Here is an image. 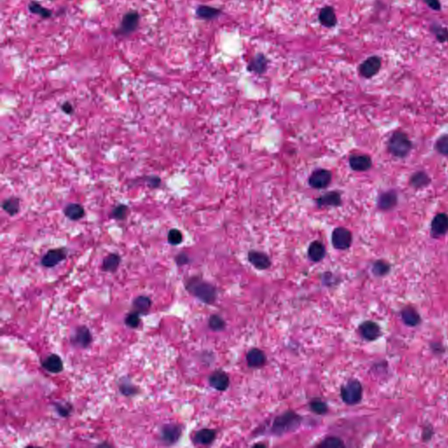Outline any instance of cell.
<instances>
[{"label":"cell","mask_w":448,"mask_h":448,"mask_svg":"<svg viewBox=\"0 0 448 448\" xmlns=\"http://www.w3.org/2000/svg\"><path fill=\"white\" fill-rule=\"evenodd\" d=\"M309 408L311 411L317 415L327 414L328 411L327 404L320 398H314L313 400H311L309 403Z\"/></svg>","instance_id":"cell-35"},{"label":"cell","mask_w":448,"mask_h":448,"mask_svg":"<svg viewBox=\"0 0 448 448\" xmlns=\"http://www.w3.org/2000/svg\"><path fill=\"white\" fill-rule=\"evenodd\" d=\"M248 260L253 266L260 271L269 269L272 265L269 256L265 253L257 250H250L248 253Z\"/></svg>","instance_id":"cell-15"},{"label":"cell","mask_w":448,"mask_h":448,"mask_svg":"<svg viewBox=\"0 0 448 448\" xmlns=\"http://www.w3.org/2000/svg\"><path fill=\"white\" fill-rule=\"evenodd\" d=\"M129 213H130V209H129L128 206L125 205V204H119L112 209L111 217L117 221H124L128 217Z\"/></svg>","instance_id":"cell-34"},{"label":"cell","mask_w":448,"mask_h":448,"mask_svg":"<svg viewBox=\"0 0 448 448\" xmlns=\"http://www.w3.org/2000/svg\"><path fill=\"white\" fill-rule=\"evenodd\" d=\"M28 9H29L32 14L39 15V16H41L43 19H48V18H50L53 15V13L50 10L45 8L44 7H42L41 5H40L38 2H35V1H33V2H31L28 5Z\"/></svg>","instance_id":"cell-33"},{"label":"cell","mask_w":448,"mask_h":448,"mask_svg":"<svg viewBox=\"0 0 448 448\" xmlns=\"http://www.w3.org/2000/svg\"><path fill=\"white\" fill-rule=\"evenodd\" d=\"M266 355L259 348H252L247 353L246 362L250 368L263 367L266 364Z\"/></svg>","instance_id":"cell-18"},{"label":"cell","mask_w":448,"mask_h":448,"mask_svg":"<svg viewBox=\"0 0 448 448\" xmlns=\"http://www.w3.org/2000/svg\"><path fill=\"white\" fill-rule=\"evenodd\" d=\"M49 1H54V0H49Z\"/></svg>","instance_id":"cell-48"},{"label":"cell","mask_w":448,"mask_h":448,"mask_svg":"<svg viewBox=\"0 0 448 448\" xmlns=\"http://www.w3.org/2000/svg\"><path fill=\"white\" fill-rule=\"evenodd\" d=\"M349 165L355 172H366L372 166V159L366 154H352L349 157Z\"/></svg>","instance_id":"cell-14"},{"label":"cell","mask_w":448,"mask_h":448,"mask_svg":"<svg viewBox=\"0 0 448 448\" xmlns=\"http://www.w3.org/2000/svg\"><path fill=\"white\" fill-rule=\"evenodd\" d=\"M317 205L319 208L323 207H339L341 204V197L340 193L336 191L327 192L316 200Z\"/></svg>","instance_id":"cell-19"},{"label":"cell","mask_w":448,"mask_h":448,"mask_svg":"<svg viewBox=\"0 0 448 448\" xmlns=\"http://www.w3.org/2000/svg\"><path fill=\"white\" fill-rule=\"evenodd\" d=\"M268 66V60L262 54H256L248 65V70L254 72L256 74H262L266 71Z\"/></svg>","instance_id":"cell-24"},{"label":"cell","mask_w":448,"mask_h":448,"mask_svg":"<svg viewBox=\"0 0 448 448\" xmlns=\"http://www.w3.org/2000/svg\"><path fill=\"white\" fill-rule=\"evenodd\" d=\"M67 250L66 248H59L48 250L41 258V263L47 268H53L66 259Z\"/></svg>","instance_id":"cell-8"},{"label":"cell","mask_w":448,"mask_h":448,"mask_svg":"<svg viewBox=\"0 0 448 448\" xmlns=\"http://www.w3.org/2000/svg\"><path fill=\"white\" fill-rule=\"evenodd\" d=\"M431 183V178L424 171L414 172L410 178V185L415 189H425Z\"/></svg>","instance_id":"cell-25"},{"label":"cell","mask_w":448,"mask_h":448,"mask_svg":"<svg viewBox=\"0 0 448 448\" xmlns=\"http://www.w3.org/2000/svg\"><path fill=\"white\" fill-rule=\"evenodd\" d=\"M57 411L59 412V414L62 416V417H67L69 414V409H67L66 408V406H62V405H58Z\"/></svg>","instance_id":"cell-47"},{"label":"cell","mask_w":448,"mask_h":448,"mask_svg":"<svg viewBox=\"0 0 448 448\" xmlns=\"http://www.w3.org/2000/svg\"><path fill=\"white\" fill-rule=\"evenodd\" d=\"M220 14H221V11L219 9H216L215 7H207V6H200L196 10L197 16L203 20H212V19L219 16Z\"/></svg>","instance_id":"cell-32"},{"label":"cell","mask_w":448,"mask_h":448,"mask_svg":"<svg viewBox=\"0 0 448 448\" xmlns=\"http://www.w3.org/2000/svg\"><path fill=\"white\" fill-rule=\"evenodd\" d=\"M435 149L438 153L448 157V135H443L438 138L435 144Z\"/></svg>","instance_id":"cell-39"},{"label":"cell","mask_w":448,"mask_h":448,"mask_svg":"<svg viewBox=\"0 0 448 448\" xmlns=\"http://www.w3.org/2000/svg\"><path fill=\"white\" fill-rule=\"evenodd\" d=\"M352 242H353V236L350 230L343 227L334 229L332 234V243L335 249L340 250L347 249L351 246Z\"/></svg>","instance_id":"cell-7"},{"label":"cell","mask_w":448,"mask_h":448,"mask_svg":"<svg viewBox=\"0 0 448 448\" xmlns=\"http://www.w3.org/2000/svg\"><path fill=\"white\" fill-rule=\"evenodd\" d=\"M211 387L218 391H225L229 386V378L223 371H216L209 378Z\"/></svg>","instance_id":"cell-16"},{"label":"cell","mask_w":448,"mask_h":448,"mask_svg":"<svg viewBox=\"0 0 448 448\" xmlns=\"http://www.w3.org/2000/svg\"><path fill=\"white\" fill-rule=\"evenodd\" d=\"M332 181V173L327 169H317L308 180L309 185L316 189H326Z\"/></svg>","instance_id":"cell-9"},{"label":"cell","mask_w":448,"mask_h":448,"mask_svg":"<svg viewBox=\"0 0 448 448\" xmlns=\"http://www.w3.org/2000/svg\"><path fill=\"white\" fill-rule=\"evenodd\" d=\"M120 263H121V256L117 253H111L105 257L102 268L107 273H114L118 270Z\"/></svg>","instance_id":"cell-28"},{"label":"cell","mask_w":448,"mask_h":448,"mask_svg":"<svg viewBox=\"0 0 448 448\" xmlns=\"http://www.w3.org/2000/svg\"><path fill=\"white\" fill-rule=\"evenodd\" d=\"M319 21L324 27H334L337 24V17L334 9L332 7H325L319 14Z\"/></svg>","instance_id":"cell-22"},{"label":"cell","mask_w":448,"mask_h":448,"mask_svg":"<svg viewBox=\"0 0 448 448\" xmlns=\"http://www.w3.org/2000/svg\"><path fill=\"white\" fill-rule=\"evenodd\" d=\"M381 67V57L378 55H372L361 63L359 73L363 77L371 79L379 73Z\"/></svg>","instance_id":"cell-6"},{"label":"cell","mask_w":448,"mask_h":448,"mask_svg":"<svg viewBox=\"0 0 448 448\" xmlns=\"http://www.w3.org/2000/svg\"><path fill=\"white\" fill-rule=\"evenodd\" d=\"M402 320L410 327H416L421 321V318L418 312L412 307H405L401 312Z\"/></svg>","instance_id":"cell-27"},{"label":"cell","mask_w":448,"mask_h":448,"mask_svg":"<svg viewBox=\"0 0 448 448\" xmlns=\"http://www.w3.org/2000/svg\"><path fill=\"white\" fill-rule=\"evenodd\" d=\"M209 327L211 330L215 331V332L224 330L226 327L225 320L217 314H213L209 318Z\"/></svg>","instance_id":"cell-37"},{"label":"cell","mask_w":448,"mask_h":448,"mask_svg":"<svg viewBox=\"0 0 448 448\" xmlns=\"http://www.w3.org/2000/svg\"><path fill=\"white\" fill-rule=\"evenodd\" d=\"M216 435H217V432L216 430L209 429V428H203V429L196 431L194 435L193 440L198 445H209L216 440Z\"/></svg>","instance_id":"cell-17"},{"label":"cell","mask_w":448,"mask_h":448,"mask_svg":"<svg viewBox=\"0 0 448 448\" xmlns=\"http://www.w3.org/2000/svg\"><path fill=\"white\" fill-rule=\"evenodd\" d=\"M430 31L431 34L434 35L436 40L439 43H446L448 42V28L443 27L441 25L437 23H432L430 26Z\"/></svg>","instance_id":"cell-31"},{"label":"cell","mask_w":448,"mask_h":448,"mask_svg":"<svg viewBox=\"0 0 448 448\" xmlns=\"http://www.w3.org/2000/svg\"><path fill=\"white\" fill-rule=\"evenodd\" d=\"M359 331L363 338L369 341L377 340L381 336L380 327L378 326V324L371 320H367L361 324Z\"/></svg>","instance_id":"cell-13"},{"label":"cell","mask_w":448,"mask_h":448,"mask_svg":"<svg viewBox=\"0 0 448 448\" xmlns=\"http://www.w3.org/2000/svg\"><path fill=\"white\" fill-rule=\"evenodd\" d=\"M176 263L179 265V266H182V265H185L187 263H189V257L186 253L182 252L178 254L175 257Z\"/></svg>","instance_id":"cell-45"},{"label":"cell","mask_w":448,"mask_h":448,"mask_svg":"<svg viewBox=\"0 0 448 448\" xmlns=\"http://www.w3.org/2000/svg\"><path fill=\"white\" fill-rule=\"evenodd\" d=\"M412 149V143L407 134L401 131H397L391 135L388 141V151L396 158L407 157Z\"/></svg>","instance_id":"cell-3"},{"label":"cell","mask_w":448,"mask_h":448,"mask_svg":"<svg viewBox=\"0 0 448 448\" xmlns=\"http://www.w3.org/2000/svg\"><path fill=\"white\" fill-rule=\"evenodd\" d=\"M139 315H140V314L137 311H134L131 314H129L127 316L125 317V325H127L131 328L138 327L139 326V324H140V316Z\"/></svg>","instance_id":"cell-41"},{"label":"cell","mask_w":448,"mask_h":448,"mask_svg":"<svg viewBox=\"0 0 448 448\" xmlns=\"http://www.w3.org/2000/svg\"><path fill=\"white\" fill-rule=\"evenodd\" d=\"M302 423V418L295 411H287L278 416L272 425V432L277 436H282L296 431Z\"/></svg>","instance_id":"cell-2"},{"label":"cell","mask_w":448,"mask_h":448,"mask_svg":"<svg viewBox=\"0 0 448 448\" xmlns=\"http://www.w3.org/2000/svg\"><path fill=\"white\" fill-rule=\"evenodd\" d=\"M167 241L171 245H179L183 241V235L179 229H170L167 234Z\"/></svg>","instance_id":"cell-40"},{"label":"cell","mask_w":448,"mask_h":448,"mask_svg":"<svg viewBox=\"0 0 448 448\" xmlns=\"http://www.w3.org/2000/svg\"><path fill=\"white\" fill-rule=\"evenodd\" d=\"M61 111L64 112L65 114L72 115L74 113V107L69 102H65L64 104L61 105Z\"/></svg>","instance_id":"cell-46"},{"label":"cell","mask_w":448,"mask_h":448,"mask_svg":"<svg viewBox=\"0 0 448 448\" xmlns=\"http://www.w3.org/2000/svg\"><path fill=\"white\" fill-rule=\"evenodd\" d=\"M390 271H391V265L384 260L376 261L372 266V273H374L376 276H385L390 273Z\"/></svg>","instance_id":"cell-36"},{"label":"cell","mask_w":448,"mask_h":448,"mask_svg":"<svg viewBox=\"0 0 448 448\" xmlns=\"http://www.w3.org/2000/svg\"><path fill=\"white\" fill-rule=\"evenodd\" d=\"M21 201L18 197H9L4 201L2 203V209L10 216H14L20 212Z\"/></svg>","instance_id":"cell-29"},{"label":"cell","mask_w":448,"mask_h":448,"mask_svg":"<svg viewBox=\"0 0 448 448\" xmlns=\"http://www.w3.org/2000/svg\"><path fill=\"white\" fill-rule=\"evenodd\" d=\"M182 434V428L181 425L169 424L162 428L161 439L166 445H172L179 440Z\"/></svg>","instance_id":"cell-11"},{"label":"cell","mask_w":448,"mask_h":448,"mask_svg":"<svg viewBox=\"0 0 448 448\" xmlns=\"http://www.w3.org/2000/svg\"><path fill=\"white\" fill-rule=\"evenodd\" d=\"M307 254L313 262H320L326 256V248L320 241H314L309 245Z\"/></svg>","instance_id":"cell-23"},{"label":"cell","mask_w":448,"mask_h":448,"mask_svg":"<svg viewBox=\"0 0 448 448\" xmlns=\"http://www.w3.org/2000/svg\"><path fill=\"white\" fill-rule=\"evenodd\" d=\"M318 446L323 448H341L345 447V444L340 438L330 436V437L324 438L323 440L318 445Z\"/></svg>","instance_id":"cell-38"},{"label":"cell","mask_w":448,"mask_h":448,"mask_svg":"<svg viewBox=\"0 0 448 448\" xmlns=\"http://www.w3.org/2000/svg\"><path fill=\"white\" fill-rule=\"evenodd\" d=\"M139 19L140 16L136 11H131L125 14L122 19L120 27H118V30L114 34L118 36H126L132 34L138 28Z\"/></svg>","instance_id":"cell-5"},{"label":"cell","mask_w":448,"mask_h":448,"mask_svg":"<svg viewBox=\"0 0 448 448\" xmlns=\"http://www.w3.org/2000/svg\"><path fill=\"white\" fill-rule=\"evenodd\" d=\"M363 385L357 379H349L340 388V398L347 405H355L362 401Z\"/></svg>","instance_id":"cell-4"},{"label":"cell","mask_w":448,"mask_h":448,"mask_svg":"<svg viewBox=\"0 0 448 448\" xmlns=\"http://www.w3.org/2000/svg\"><path fill=\"white\" fill-rule=\"evenodd\" d=\"M186 289L193 296L199 299L203 303H215L217 298V291L212 284L207 282L197 277L191 278L186 284Z\"/></svg>","instance_id":"cell-1"},{"label":"cell","mask_w":448,"mask_h":448,"mask_svg":"<svg viewBox=\"0 0 448 448\" xmlns=\"http://www.w3.org/2000/svg\"><path fill=\"white\" fill-rule=\"evenodd\" d=\"M63 212L65 216L71 221H79L85 216L84 208L77 203H70L66 206Z\"/></svg>","instance_id":"cell-26"},{"label":"cell","mask_w":448,"mask_h":448,"mask_svg":"<svg viewBox=\"0 0 448 448\" xmlns=\"http://www.w3.org/2000/svg\"><path fill=\"white\" fill-rule=\"evenodd\" d=\"M42 367L48 372L56 374L63 371V363L57 354H50L42 362Z\"/></svg>","instance_id":"cell-20"},{"label":"cell","mask_w":448,"mask_h":448,"mask_svg":"<svg viewBox=\"0 0 448 448\" xmlns=\"http://www.w3.org/2000/svg\"><path fill=\"white\" fill-rule=\"evenodd\" d=\"M398 194L394 190H389L378 196V208L383 211H389L398 205Z\"/></svg>","instance_id":"cell-12"},{"label":"cell","mask_w":448,"mask_h":448,"mask_svg":"<svg viewBox=\"0 0 448 448\" xmlns=\"http://www.w3.org/2000/svg\"><path fill=\"white\" fill-rule=\"evenodd\" d=\"M448 232V215L438 213L433 217L431 223V235L434 238L445 236Z\"/></svg>","instance_id":"cell-10"},{"label":"cell","mask_w":448,"mask_h":448,"mask_svg":"<svg viewBox=\"0 0 448 448\" xmlns=\"http://www.w3.org/2000/svg\"><path fill=\"white\" fill-rule=\"evenodd\" d=\"M92 341V335L88 327H78L73 336V342L81 347H87Z\"/></svg>","instance_id":"cell-21"},{"label":"cell","mask_w":448,"mask_h":448,"mask_svg":"<svg viewBox=\"0 0 448 448\" xmlns=\"http://www.w3.org/2000/svg\"><path fill=\"white\" fill-rule=\"evenodd\" d=\"M430 9L439 12L441 11V3L439 0H421Z\"/></svg>","instance_id":"cell-43"},{"label":"cell","mask_w":448,"mask_h":448,"mask_svg":"<svg viewBox=\"0 0 448 448\" xmlns=\"http://www.w3.org/2000/svg\"><path fill=\"white\" fill-rule=\"evenodd\" d=\"M133 307L135 311H137L140 314H145L148 313V311L152 306V301L150 300V298L146 296H138L133 300Z\"/></svg>","instance_id":"cell-30"},{"label":"cell","mask_w":448,"mask_h":448,"mask_svg":"<svg viewBox=\"0 0 448 448\" xmlns=\"http://www.w3.org/2000/svg\"><path fill=\"white\" fill-rule=\"evenodd\" d=\"M120 390L122 393L125 396H130L136 393L137 390H135L134 386H132V384H123L120 385Z\"/></svg>","instance_id":"cell-44"},{"label":"cell","mask_w":448,"mask_h":448,"mask_svg":"<svg viewBox=\"0 0 448 448\" xmlns=\"http://www.w3.org/2000/svg\"><path fill=\"white\" fill-rule=\"evenodd\" d=\"M143 180L145 181V184L147 185V187L151 188V189L158 188L159 185H160V183H161V180L158 176H147V177H145V179Z\"/></svg>","instance_id":"cell-42"}]
</instances>
